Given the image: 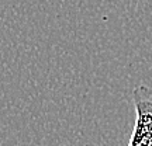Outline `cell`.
<instances>
[{
    "mask_svg": "<svg viewBox=\"0 0 152 146\" xmlns=\"http://www.w3.org/2000/svg\"><path fill=\"white\" fill-rule=\"evenodd\" d=\"M135 124L128 146H152V87L140 84L132 90Z\"/></svg>",
    "mask_w": 152,
    "mask_h": 146,
    "instance_id": "obj_1",
    "label": "cell"
}]
</instances>
